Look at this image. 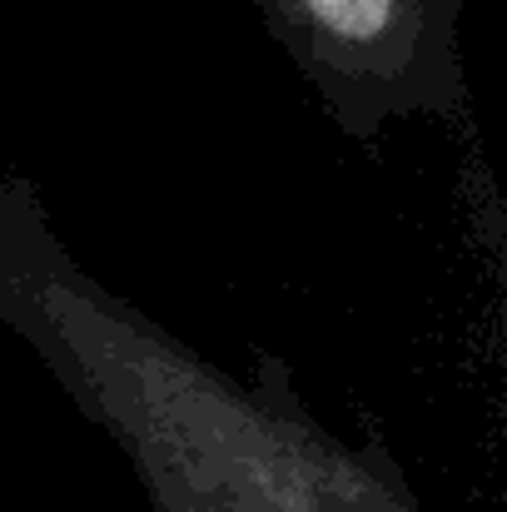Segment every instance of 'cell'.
Here are the masks:
<instances>
[{
    "label": "cell",
    "mask_w": 507,
    "mask_h": 512,
    "mask_svg": "<svg viewBox=\"0 0 507 512\" xmlns=\"http://www.w3.org/2000/svg\"><path fill=\"white\" fill-rule=\"evenodd\" d=\"M0 329L120 448L150 512H428L383 448H353L309 413L274 353L234 378L95 279L10 165Z\"/></svg>",
    "instance_id": "6da1fadb"
}]
</instances>
